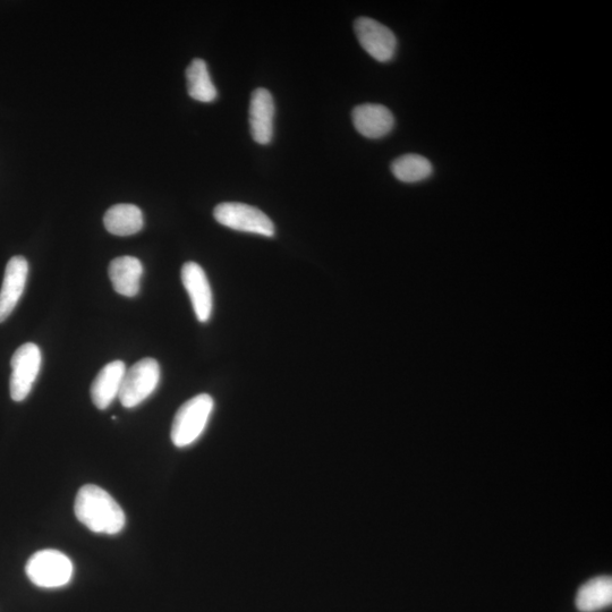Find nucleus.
<instances>
[{"mask_svg":"<svg viewBox=\"0 0 612 612\" xmlns=\"http://www.w3.org/2000/svg\"><path fill=\"white\" fill-rule=\"evenodd\" d=\"M29 263L27 259L17 255L8 261L2 291H0V323L11 316L17 303L21 300L27 285Z\"/></svg>","mask_w":612,"mask_h":612,"instance_id":"1a4fd4ad","label":"nucleus"},{"mask_svg":"<svg viewBox=\"0 0 612 612\" xmlns=\"http://www.w3.org/2000/svg\"><path fill=\"white\" fill-rule=\"evenodd\" d=\"M74 567L62 551L46 549L37 551L25 566L29 580L38 588H63L71 582Z\"/></svg>","mask_w":612,"mask_h":612,"instance_id":"7ed1b4c3","label":"nucleus"},{"mask_svg":"<svg viewBox=\"0 0 612 612\" xmlns=\"http://www.w3.org/2000/svg\"><path fill=\"white\" fill-rule=\"evenodd\" d=\"M126 365L123 361H114L102 368L92 382L91 399L98 410L105 411L112 405L121 391Z\"/></svg>","mask_w":612,"mask_h":612,"instance_id":"f8f14e48","label":"nucleus"},{"mask_svg":"<svg viewBox=\"0 0 612 612\" xmlns=\"http://www.w3.org/2000/svg\"><path fill=\"white\" fill-rule=\"evenodd\" d=\"M275 101L266 89L252 93L250 104V129L255 142L266 146L274 136Z\"/></svg>","mask_w":612,"mask_h":612,"instance_id":"9b49d317","label":"nucleus"},{"mask_svg":"<svg viewBox=\"0 0 612 612\" xmlns=\"http://www.w3.org/2000/svg\"><path fill=\"white\" fill-rule=\"evenodd\" d=\"M215 402L208 394L194 396L184 403L177 411L170 438L177 448H185L194 444L206 430Z\"/></svg>","mask_w":612,"mask_h":612,"instance_id":"f03ea898","label":"nucleus"},{"mask_svg":"<svg viewBox=\"0 0 612 612\" xmlns=\"http://www.w3.org/2000/svg\"><path fill=\"white\" fill-rule=\"evenodd\" d=\"M110 282L119 295L134 297L139 294L143 266L134 257H119L110 262L108 268Z\"/></svg>","mask_w":612,"mask_h":612,"instance_id":"ddd939ff","label":"nucleus"},{"mask_svg":"<svg viewBox=\"0 0 612 612\" xmlns=\"http://www.w3.org/2000/svg\"><path fill=\"white\" fill-rule=\"evenodd\" d=\"M187 91L194 100L212 102L217 98V90L212 83L208 66L203 59L195 58L186 70Z\"/></svg>","mask_w":612,"mask_h":612,"instance_id":"dca6fc26","label":"nucleus"},{"mask_svg":"<svg viewBox=\"0 0 612 612\" xmlns=\"http://www.w3.org/2000/svg\"><path fill=\"white\" fill-rule=\"evenodd\" d=\"M160 365L155 359H143L126 369L119 401L125 408H134L155 393L160 382Z\"/></svg>","mask_w":612,"mask_h":612,"instance_id":"39448f33","label":"nucleus"},{"mask_svg":"<svg viewBox=\"0 0 612 612\" xmlns=\"http://www.w3.org/2000/svg\"><path fill=\"white\" fill-rule=\"evenodd\" d=\"M76 518L93 533L115 535L124 530V510L109 493L95 484L83 486L75 498Z\"/></svg>","mask_w":612,"mask_h":612,"instance_id":"f257e3e1","label":"nucleus"},{"mask_svg":"<svg viewBox=\"0 0 612 612\" xmlns=\"http://www.w3.org/2000/svg\"><path fill=\"white\" fill-rule=\"evenodd\" d=\"M391 173L403 183H418L432 175L433 166L429 159L411 153L395 159L391 164Z\"/></svg>","mask_w":612,"mask_h":612,"instance_id":"f3484780","label":"nucleus"},{"mask_svg":"<svg viewBox=\"0 0 612 612\" xmlns=\"http://www.w3.org/2000/svg\"><path fill=\"white\" fill-rule=\"evenodd\" d=\"M576 607L581 612H598L612 603V580L600 576L583 584L576 595Z\"/></svg>","mask_w":612,"mask_h":612,"instance_id":"4468645a","label":"nucleus"},{"mask_svg":"<svg viewBox=\"0 0 612 612\" xmlns=\"http://www.w3.org/2000/svg\"><path fill=\"white\" fill-rule=\"evenodd\" d=\"M104 224L110 234L116 236H131L138 234L144 225L140 208L134 204H116L108 209Z\"/></svg>","mask_w":612,"mask_h":612,"instance_id":"2eb2a0df","label":"nucleus"},{"mask_svg":"<svg viewBox=\"0 0 612 612\" xmlns=\"http://www.w3.org/2000/svg\"><path fill=\"white\" fill-rule=\"evenodd\" d=\"M353 124L364 138L378 140L385 138L395 126V117L384 105L364 104L354 108Z\"/></svg>","mask_w":612,"mask_h":612,"instance_id":"9d476101","label":"nucleus"},{"mask_svg":"<svg viewBox=\"0 0 612 612\" xmlns=\"http://www.w3.org/2000/svg\"><path fill=\"white\" fill-rule=\"evenodd\" d=\"M182 282L190 296L197 319L206 323L212 316L214 299L206 272L198 263L186 262L182 268Z\"/></svg>","mask_w":612,"mask_h":612,"instance_id":"6e6552de","label":"nucleus"},{"mask_svg":"<svg viewBox=\"0 0 612 612\" xmlns=\"http://www.w3.org/2000/svg\"><path fill=\"white\" fill-rule=\"evenodd\" d=\"M354 30L362 48L380 63L390 62L395 57L397 39L393 31L370 17H360Z\"/></svg>","mask_w":612,"mask_h":612,"instance_id":"0eeeda50","label":"nucleus"},{"mask_svg":"<svg viewBox=\"0 0 612 612\" xmlns=\"http://www.w3.org/2000/svg\"><path fill=\"white\" fill-rule=\"evenodd\" d=\"M214 217L220 225L237 232L274 237L275 225L265 212L249 204L238 202L220 203L214 210Z\"/></svg>","mask_w":612,"mask_h":612,"instance_id":"20e7f679","label":"nucleus"},{"mask_svg":"<svg viewBox=\"0 0 612 612\" xmlns=\"http://www.w3.org/2000/svg\"><path fill=\"white\" fill-rule=\"evenodd\" d=\"M42 364V354L38 345L27 343L17 348L11 361V397L14 402H23L29 396L36 382Z\"/></svg>","mask_w":612,"mask_h":612,"instance_id":"423d86ee","label":"nucleus"}]
</instances>
